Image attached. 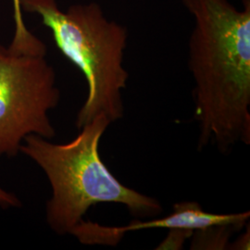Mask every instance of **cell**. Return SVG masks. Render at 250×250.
<instances>
[{
	"label": "cell",
	"instance_id": "obj_5",
	"mask_svg": "<svg viewBox=\"0 0 250 250\" xmlns=\"http://www.w3.org/2000/svg\"><path fill=\"white\" fill-rule=\"evenodd\" d=\"M250 218L249 210L236 213H212L206 211L197 202L184 201L175 203L172 211L165 217L146 221L136 219L125 226H105L83 220L76 227L74 236L83 245L116 247L129 232L146 229H188L195 232L222 225L244 227Z\"/></svg>",
	"mask_w": 250,
	"mask_h": 250
},
{
	"label": "cell",
	"instance_id": "obj_4",
	"mask_svg": "<svg viewBox=\"0 0 250 250\" xmlns=\"http://www.w3.org/2000/svg\"><path fill=\"white\" fill-rule=\"evenodd\" d=\"M60 101L56 72L45 56L0 44V157H16L29 134L54 138L48 113Z\"/></svg>",
	"mask_w": 250,
	"mask_h": 250
},
{
	"label": "cell",
	"instance_id": "obj_9",
	"mask_svg": "<svg viewBox=\"0 0 250 250\" xmlns=\"http://www.w3.org/2000/svg\"><path fill=\"white\" fill-rule=\"evenodd\" d=\"M0 206L21 208L22 206V203L16 195L0 188Z\"/></svg>",
	"mask_w": 250,
	"mask_h": 250
},
{
	"label": "cell",
	"instance_id": "obj_10",
	"mask_svg": "<svg viewBox=\"0 0 250 250\" xmlns=\"http://www.w3.org/2000/svg\"><path fill=\"white\" fill-rule=\"evenodd\" d=\"M250 226L248 227V232L241 234L239 238H237L232 244H229V250H250Z\"/></svg>",
	"mask_w": 250,
	"mask_h": 250
},
{
	"label": "cell",
	"instance_id": "obj_8",
	"mask_svg": "<svg viewBox=\"0 0 250 250\" xmlns=\"http://www.w3.org/2000/svg\"><path fill=\"white\" fill-rule=\"evenodd\" d=\"M193 233L194 231L188 229H170L166 238H164L156 250H182L185 242L191 238Z\"/></svg>",
	"mask_w": 250,
	"mask_h": 250
},
{
	"label": "cell",
	"instance_id": "obj_7",
	"mask_svg": "<svg viewBox=\"0 0 250 250\" xmlns=\"http://www.w3.org/2000/svg\"><path fill=\"white\" fill-rule=\"evenodd\" d=\"M242 227L234 225L211 226L195 231L192 235L191 250H225L229 247L232 233L241 231Z\"/></svg>",
	"mask_w": 250,
	"mask_h": 250
},
{
	"label": "cell",
	"instance_id": "obj_6",
	"mask_svg": "<svg viewBox=\"0 0 250 250\" xmlns=\"http://www.w3.org/2000/svg\"><path fill=\"white\" fill-rule=\"evenodd\" d=\"M12 3L15 32L13 39L9 45V48L19 53L45 56L46 46L45 44L27 29L22 17V10L20 5V0H12Z\"/></svg>",
	"mask_w": 250,
	"mask_h": 250
},
{
	"label": "cell",
	"instance_id": "obj_2",
	"mask_svg": "<svg viewBox=\"0 0 250 250\" xmlns=\"http://www.w3.org/2000/svg\"><path fill=\"white\" fill-rule=\"evenodd\" d=\"M110 125L106 115L99 114L68 143L29 134L21 146L20 152L35 161L48 179L52 193L45 206V220L57 234H71L90 208L102 203L124 205L137 219L162 212L156 198L123 185L101 160L99 144Z\"/></svg>",
	"mask_w": 250,
	"mask_h": 250
},
{
	"label": "cell",
	"instance_id": "obj_1",
	"mask_svg": "<svg viewBox=\"0 0 250 250\" xmlns=\"http://www.w3.org/2000/svg\"><path fill=\"white\" fill-rule=\"evenodd\" d=\"M194 20L188 68L198 148L250 144V0H182Z\"/></svg>",
	"mask_w": 250,
	"mask_h": 250
},
{
	"label": "cell",
	"instance_id": "obj_3",
	"mask_svg": "<svg viewBox=\"0 0 250 250\" xmlns=\"http://www.w3.org/2000/svg\"><path fill=\"white\" fill-rule=\"evenodd\" d=\"M21 10L36 13L53 35L62 53L83 74L87 97L76 117L80 130L104 114L112 123L123 119V92L129 73L125 67L128 31L108 18L96 2L60 9L57 0H20Z\"/></svg>",
	"mask_w": 250,
	"mask_h": 250
}]
</instances>
